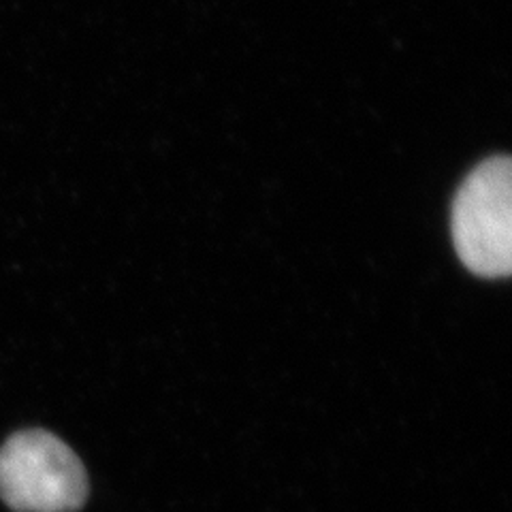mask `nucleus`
Returning <instances> with one entry per match:
<instances>
[{
	"label": "nucleus",
	"mask_w": 512,
	"mask_h": 512,
	"mask_svg": "<svg viewBox=\"0 0 512 512\" xmlns=\"http://www.w3.org/2000/svg\"><path fill=\"white\" fill-rule=\"evenodd\" d=\"M453 244L461 263L480 278L512 269V167L508 156L483 160L453 201Z\"/></svg>",
	"instance_id": "f257e3e1"
},
{
	"label": "nucleus",
	"mask_w": 512,
	"mask_h": 512,
	"mask_svg": "<svg viewBox=\"0 0 512 512\" xmlns=\"http://www.w3.org/2000/svg\"><path fill=\"white\" fill-rule=\"evenodd\" d=\"M0 500L18 512H75L88 500V474L50 431H18L0 448Z\"/></svg>",
	"instance_id": "f03ea898"
}]
</instances>
